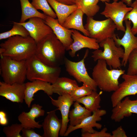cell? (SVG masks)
<instances>
[{
    "mask_svg": "<svg viewBox=\"0 0 137 137\" xmlns=\"http://www.w3.org/2000/svg\"><path fill=\"white\" fill-rule=\"evenodd\" d=\"M66 49L53 32L37 43L35 55L45 64L60 67L64 63Z\"/></svg>",
    "mask_w": 137,
    "mask_h": 137,
    "instance_id": "cell-1",
    "label": "cell"
},
{
    "mask_svg": "<svg viewBox=\"0 0 137 137\" xmlns=\"http://www.w3.org/2000/svg\"><path fill=\"white\" fill-rule=\"evenodd\" d=\"M36 46V42L30 36L11 37L0 44V56L17 61L26 60L35 55Z\"/></svg>",
    "mask_w": 137,
    "mask_h": 137,
    "instance_id": "cell-2",
    "label": "cell"
},
{
    "mask_svg": "<svg viewBox=\"0 0 137 137\" xmlns=\"http://www.w3.org/2000/svg\"><path fill=\"white\" fill-rule=\"evenodd\" d=\"M105 60H98L93 69L92 78L101 90L108 92H114L118 87L119 78L125 74V71L118 69L109 70Z\"/></svg>",
    "mask_w": 137,
    "mask_h": 137,
    "instance_id": "cell-3",
    "label": "cell"
},
{
    "mask_svg": "<svg viewBox=\"0 0 137 137\" xmlns=\"http://www.w3.org/2000/svg\"><path fill=\"white\" fill-rule=\"evenodd\" d=\"M27 65V79L30 81L40 80L52 84L60 75V67H52L40 61L34 55L26 60Z\"/></svg>",
    "mask_w": 137,
    "mask_h": 137,
    "instance_id": "cell-4",
    "label": "cell"
},
{
    "mask_svg": "<svg viewBox=\"0 0 137 137\" xmlns=\"http://www.w3.org/2000/svg\"><path fill=\"white\" fill-rule=\"evenodd\" d=\"M1 57L0 72L3 81L10 84L24 83L27 78L26 60L17 61L8 57Z\"/></svg>",
    "mask_w": 137,
    "mask_h": 137,
    "instance_id": "cell-5",
    "label": "cell"
},
{
    "mask_svg": "<svg viewBox=\"0 0 137 137\" xmlns=\"http://www.w3.org/2000/svg\"><path fill=\"white\" fill-rule=\"evenodd\" d=\"M104 51L98 49L92 52L91 57L94 61L98 60H105L107 65L113 69H117L122 66L120 58H123L124 49L117 46L113 38H108L99 43Z\"/></svg>",
    "mask_w": 137,
    "mask_h": 137,
    "instance_id": "cell-6",
    "label": "cell"
},
{
    "mask_svg": "<svg viewBox=\"0 0 137 137\" xmlns=\"http://www.w3.org/2000/svg\"><path fill=\"white\" fill-rule=\"evenodd\" d=\"M88 32L89 37L96 39L99 43L107 39L112 38L115 35L116 27L110 18L101 21L95 20L92 17H87L84 26Z\"/></svg>",
    "mask_w": 137,
    "mask_h": 137,
    "instance_id": "cell-7",
    "label": "cell"
},
{
    "mask_svg": "<svg viewBox=\"0 0 137 137\" xmlns=\"http://www.w3.org/2000/svg\"><path fill=\"white\" fill-rule=\"evenodd\" d=\"M88 52V50H86L83 59L77 62L72 61L65 57L64 63L66 71L78 82H82L89 86L93 91H97V85L89 75L85 66V59Z\"/></svg>",
    "mask_w": 137,
    "mask_h": 137,
    "instance_id": "cell-8",
    "label": "cell"
},
{
    "mask_svg": "<svg viewBox=\"0 0 137 137\" xmlns=\"http://www.w3.org/2000/svg\"><path fill=\"white\" fill-rule=\"evenodd\" d=\"M105 3L104 9L100 14L110 19L116 25L117 30L125 32L126 27L123 24L124 19L126 14L132 9V8L127 7L122 1Z\"/></svg>",
    "mask_w": 137,
    "mask_h": 137,
    "instance_id": "cell-9",
    "label": "cell"
},
{
    "mask_svg": "<svg viewBox=\"0 0 137 137\" xmlns=\"http://www.w3.org/2000/svg\"><path fill=\"white\" fill-rule=\"evenodd\" d=\"M124 81L119 84L118 88L111 96L112 107L115 106L125 97L137 94V74L122 75Z\"/></svg>",
    "mask_w": 137,
    "mask_h": 137,
    "instance_id": "cell-10",
    "label": "cell"
},
{
    "mask_svg": "<svg viewBox=\"0 0 137 137\" xmlns=\"http://www.w3.org/2000/svg\"><path fill=\"white\" fill-rule=\"evenodd\" d=\"M126 26L125 34L122 39H119L115 34L112 38L116 45L123 46L124 48V54L121 61L122 66H126L128 62L129 56L134 49H137V37L131 30V22L128 20L124 21Z\"/></svg>",
    "mask_w": 137,
    "mask_h": 137,
    "instance_id": "cell-11",
    "label": "cell"
},
{
    "mask_svg": "<svg viewBox=\"0 0 137 137\" xmlns=\"http://www.w3.org/2000/svg\"><path fill=\"white\" fill-rule=\"evenodd\" d=\"M20 24L28 32L29 36L37 43L47 35L53 32L51 28L46 24L44 20L38 17L29 19L28 21Z\"/></svg>",
    "mask_w": 137,
    "mask_h": 137,
    "instance_id": "cell-12",
    "label": "cell"
},
{
    "mask_svg": "<svg viewBox=\"0 0 137 137\" xmlns=\"http://www.w3.org/2000/svg\"><path fill=\"white\" fill-rule=\"evenodd\" d=\"M93 114L84 119L79 124L74 126L69 125L64 136H67L71 132L79 129H81L82 133H93L95 131L93 128L100 129L102 125L97 122L101 120V117L106 114L107 112L104 109H98L93 112Z\"/></svg>",
    "mask_w": 137,
    "mask_h": 137,
    "instance_id": "cell-13",
    "label": "cell"
},
{
    "mask_svg": "<svg viewBox=\"0 0 137 137\" xmlns=\"http://www.w3.org/2000/svg\"><path fill=\"white\" fill-rule=\"evenodd\" d=\"M72 36L73 42L66 50H70L69 55L72 57H75L76 52L82 48L96 50L99 48V43L96 39L83 35L77 30L73 29Z\"/></svg>",
    "mask_w": 137,
    "mask_h": 137,
    "instance_id": "cell-14",
    "label": "cell"
},
{
    "mask_svg": "<svg viewBox=\"0 0 137 137\" xmlns=\"http://www.w3.org/2000/svg\"><path fill=\"white\" fill-rule=\"evenodd\" d=\"M49 97L52 104L57 108V110H59L61 112L62 124L59 135L63 136L67 130L69 122L68 116L70 108L74 101L69 94L59 96L57 99H53L50 96Z\"/></svg>",
    "mask_w": 137,
    "mask_h": 137,
    "instance_id": "cell-15",
    "label": "cell"
},
{
    "mask_svg": "<svg viewBox=\"0 0 137 137\" xmlns=\"http://www.w3.org/2000/svg\"><path fill=\"white\" fill-rule=\"evenodd\" d=\"M25 90V83L10 84L4 81L0 82V96L13 102H23Z\"/></svg>",
    "mask_w": 137,
    "mask_h": 137,
    "instance_id": "cell-16",
    "label": "cell"
},
{
    "mask_svg": "<svg viewBox=\"0 0 137 137\" xmlns=\"http://www.w3.org/2000/svg\"><path fill=\"white\" fill-rule=\"evenodd\" d=\"M113 108L111 118L116 122H120L125 117L130 116L133 113L137 114V98L132 100L126 97Z\"/></svg>",
    "mask_w": 137,
    "mask_h": 137,
    "instance_id": "cell-17",
    "label": "cell"
},
{
    "mask_svg": "<svg viewBox=\"0 0 137 137\" xmlns=\"http://www.w3.org/2000/svg\"><path fill=\"white\" fill-rule=\"evenodd\" d=\"M25 90L24 100L28 108L31 106V104L35 100L33 98L34 94L41 90L50 96L54 93L52 84L50 83L40 80H35L25 83Z\"/></svg>",
    "mask_w": 137,
    "mask_h": 137,
    "instance_id": "cell-18",
    "label": "cell"
},
{
    "mask_svg": "<svg viewBox=\"0 0 137 137\" xmlns=\"http://www.w3.org/2000/svg\"><path fill=\"white\" fill-rule=\"evenodd\" d=\"M42 108V106L35 104L32 105L28 112H23L19 115L18 119L23 128L39 129L42 127L39 122L35 121L36 118L44 115L45 111Z\"/></svg>",
    "mask_w": 137,
    "mask_h": 137,
    "instance_id": "cell-19",
    "label": "cell"
},
{
    "mask_svg": "<svg viewBox=\"0 0 137 137\" xmlns=\"http://www.w3.org/2000/svg\"><path fill=\"white\" fill-rule=\"evenodd\" d=\"M45 23L52 29L57 38L67 48L73 42L72 33L73 29H67L60 24L58 19L47 16L45 20Z\"/></svg>",
    "mask_w": 137,
    "mask_h": 137,
    "instance_id": "cell-20",
    "label": "cell"
},
{
    "mask_svg": "<svg viewBox=\"0 0 137 137\" xmlns=\"http://www.w3.org/2000/svg\"><path fill=\"white\" fill-rule=\"evenodd\" d=\"M56 110L47 112L42 126L43 130V137H58L62 124V119L58 117Z\"/></svg>",
    "mask_w": 137,
    "mask_h": 137,
    "instance_id": "cell-21",
    "label": "cell"
},
{
    "mask_svg": "<svg viewBox=\"0 0 137 137\" xmlns=\"http://www.w3.org/2000/svg\"><path fill=\"white\" fill-rule=\"evenodd\" d=\"M84 14L80 9L78 8L67 18L62 25L68 29L79 31L84 35L89 37V33L85 28L83 24Z\"/></svg>",
    "mask_w": 137,
    "mask_h": 137,
    "instance_id": "cell-22",
    "label": "cell"
},
{
    "mask_svg": "<svg viewBox=\"0 0 137 137\" xmlns=\"http://www.w3.org/2000/svg\"><path fill=\"white\" fill-rule=\"evenodd\" d=\"M55 11L59 24H63L67 18L78 8L76 4L68 5L55 0H47Z\"/></svg>",
    "mask_w": 137,
    "mask_h": 137,
    "instance_id": "cell-23",
    "label": "cell"
},
{
    "mask_svg": "<svg viewBox=\"0 0 137 137\" xmlns=\"http://www.w3.org/2000/svg\"><path fill=\"white\" fill-rule=\"evenodd\" d=\"M52 85L54 93L59 96L65 94H70L79 86L75 80L65 77H59Z\"/></svg>",
    "mask_w": 137,
    "mask_h": 137,
    "instance_id": "cell-24",
    "label": "cell"
},
{
    "mask_svg": "<svg viewBox=\"0 0 137 137\" xmlns=\"http://www.w3.org/2000/svg\"><path fill=\"white\" fill-rule=\"evenodd\" d=\"M73 106L74 108L70 111L69 115V125L73 126L80 124L84 119L92 114V112L77 101Z\"/></svg>",
    "mask_w": 137,
    "mask_h": 137,
    "instance_id": "cell-25",
    "label": "cell"
},
{
    "mask_svg": "<svg viewBox=\"0 0 137 137\" xmlns=\"http://www.w3.org/2000/svg\"><path fill=\"white\" fill-rule=\"evenodd\" d=\"M22 13L20 23L25 22L27 19L33 17H38L45 20L47 15L36 10L29 0H20Z\"/></svg>",
    "mask_w": 137,
    "mask_h": 137,
    "instance_id": "cell-26",
    "label": "cell"
},
{
    "mask_svg": "<svg viewBox=\"0 0 137 137\" xmlns=\"http://www.w3.org/2000/svg\"><path fill=\"white\" fill-rule=\"evenodd\" d=\"M100 94L97 91H93L90 94L80 98L76 101L83 104L87 110L93 112L100 108Z\"/></svg>",
    "mask_w": 137,
    "mask_h": 137,
    "instance_id": "cell-27",
    "label": "cell"
},
{
    "mask_svg": "<svg viewBox=\"0 0 137 137\" xmlns=\"http://www.w3.org/2000/svg\"><path fill=\"white\" fill-rule=\"evenodd\" d=\"M99 0H76L75 4L87 17H92L99 11Z\"/></svg>",
    "mask_w": 137,
    "mask_h": 137,
    "instance_id": "cell-28",
    "label": "cell"
},
{
    "mask_svg": "<svg viewBox=\"0 0 137 137\" xmlns=\"http://www.w3.org/2000/svg\"><path fill=\"white\" fill-rule=\"evenodd\" d=\"M13 27L10 30L0 33V40L8 39L16 35L24 37L29 36L28 31L19 23L13 22Z\"/></svg>",
    "mask_w": 137,
    "mask_h": 137,
    "instance_id": "cell-29",
    "label": "cell"
},
{
    "mask_svg": "<svg viewBox=\"0 0 137 137\" xmlns=\"http://www.w3.org/2000/svg\"><path fill=\"white\" fill-rule=\"evenodd\" d=\"M31 3L36 10H41L47 15L55 19L57 17L47 0H32Z\"/></svg>",
    "mask_w": 137,
    "mask_h": 137,
    "instance_id": "cell-30",
    "label": "cell"
},
{
    "mask_svg": "<svg viewBox=\"0 0 137 137\" xmlns=\"http://www.w3.org/2000/svg\"><path fill=\"white\" fill-rule=\"evenodd\" d=\"M130 7L132 9L126 14L124 21L128 20L132 23L133 26L131 30L133 33L135 35L137 34V0H135Z\"/></svg>",
    "mask_w": 137,
    "mask_h": 137,
    "instance_id": "cell-31",
    "label": "cell"
},
{
    "mask_svg": "<svg viewBox=\"0 0 137 137\" xmlns=\"http://www.w3.org/2000/svg\"><path fill=\"white\" fill-rule=\"evenodd\" d=\"M93 91L89 86L83 83L82 86L76 88L70 95L73 101L75 102L79 98L90 94Z\"/></svg>",
    "mask_w": 137,
    "mask_h": 137,
    "instance_id": "cell-32",
    "label": "cell"
},
{
    "mask_svg": "<svg viewBox=\"0 0 137 137\" xmlns=\"http://www.w3.org/2000/svg\"><path fill=\"white\" fill-rule=\"evenodd\" d=\"M23 128L21 124L16 123L4 127L3 131L7 137H22L20 132Z\"/></svg>",
    "mask_w": 137,
    "mask_h": 137,
    "instance_id": "cell-33",
    "label": "cell"
},
{
    "mask_svg": "<svg viewBox=\"0 0 137 137\" xmlns=\"http://www.w3.org/2000/svg\"><path fill=\"white\" fill-rule=\"evenodd\" d=\"M128 66L127 74L129 75L137 74V49L133 50L128 59Z\"/></svg>",
    "mask_w": 137,
    "mask_h": 137,
    "instance_id": "cell-34",
    "label": "cell"
},
{
    "mask_svg": "<svg viewBox=\"0 0 137 137\" xmlns=\"http://www.w3.org/2000/svg\"><path fill=\"white\" fill-rule=\"evenodd\" d=\"M107 129L104 127L100 131H95L93 133H82V137H112V134L107 132Z\"/></svg>",
    "mask_w": 137,
    "mask_h": 137,
    "instance_id": "cell-35",
    "label": "cell"
},
{
    "mask_svg": "<svg viewBox=\"0 0 137 137\" xmlns=\"http://www.w3.org/2000/svg\"><path fill=\"white\" fill-rule=\"evenodd\" d=\"M33 129L23 128L22 130V137H43L42 135L36 133Z\"/></svg>",
    "mask_w": 137,
    "mask_h": 137,
    "instance_id": "cell-36",
    "label": "cell"
},
{
    "mask_svg": "<svg viewBox=\"0 0 137 137\" xmlns=\"http://www.w3.org/2000/svg\"><path fill=\"white\" fill-rule=\"evenodd\" d=\"M112 137H127L126 133L120 126L112 132Z\"/></svg>",
    "mask_w": 137,
    "mask_h": 137,
    "instance_id": "cell-37",
    "label": "cell"
},
{
    "mask_svg": "<svg viewBox=\"0 0 137 137\" xmlns=\"http://www.w3.org/2000/svg\"><path fill=\"white\" fill-rule=\"evenodd\" d=\"M8 120L6 114L3 111H0V124L2 126H6L8 123Z\"/></svg>",
    "mask_w": 137,
    "mask_h": 137,
    "instance_id": "cell-38",
    "label": "cell"
},
{
    "mask_svg": "<svg viewBox=\"0 0 137 137\" xmlns=\"http://www.w3.org/2000/svg\"><path fill=\"white\" fill-rule=\"evenodd\" d=\"M59 2L68 5L75 4L76 0H55Z\"/></svg>",
    "mask_w": 137,
    "mask_h": 137,
    "instance_id": "cell-39",
    "label": "cell"
},
{
    "mask_svg": "<svg viewBox=\"0 0 137 137\" xmlns=\"http://www.w3.org/2000/svg\"><path fill=\"white\" fill-rule=\"evenodd\" d=\"M113 1L117 2L119 0H113ZM132 0H121V1L126 4L127 5L130 7L132 3Z\"/></svg>",
    "mask_w": 137,
    "mask_h": 137,
    "instance_id": "cell-40",
    "label": "cell"
},
{
    "mask_svg": "<svg viewBox=\"0 0 137 137\" xmlns=\"http://www.w3.org/2000/svg\"><path fill=\"white\" fill-rule=\"evenodd\" d=\"M99 1H100L102 2L109 3L110 0H99Z\"/></svg>",
    "mask_w": 137,
    "mask_h": 137,
    "instance_id": "cell-41",
    "label": "cell"
}]
</instances>
